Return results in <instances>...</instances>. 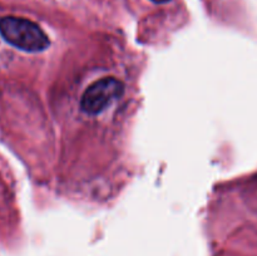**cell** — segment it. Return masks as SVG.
Masks as SVG:
<instances>
[{
	"label": "cell",
	"mask_w": 257,
	"mask_h": 256,
	"mask_svg": "<svg viewBox=\"0 0 257 256\" xmlns=\"http://www.w3.org/2000/svg\"><path fill=\"white\" fill-rule=\"evenodd\" d=\"M0 35L13 47L29 53L42 52L49 47V38L44 30L34 22L25 18H2Z\"/></svg>",
	"instance_id": "1"
},
{
	"label": "cell",
	"mask_w": 257,
	"mask_h": 256,
	"mask_svg": "<svg viewBox=\"0 0 257 256\" xmlns=\"http://www.w3.org/2000/svg\"><path fill=\"white\" fill-rule=\"evenodd\" d=\"M124 92V84L114 77H105L90 84L80 99V107L88 114L103 112Z\"/></svg>",
	"instance_id": "2"
},
{
	"label": "cell",
	"mask_w": 257,
	"mask_h": 256,
	"mask_svg": "<svg viewBox=\"0 0 257 256\" xmlns=\"http://www.w3.org/2000/svg\"><path fill=\"white\" fill-rule=\"evenodd\" d=\"M151 2L156 3V4H166V3L171 2V0H151Z\"/></svg>",
	"instance_id": "3"
}]
</instances>
